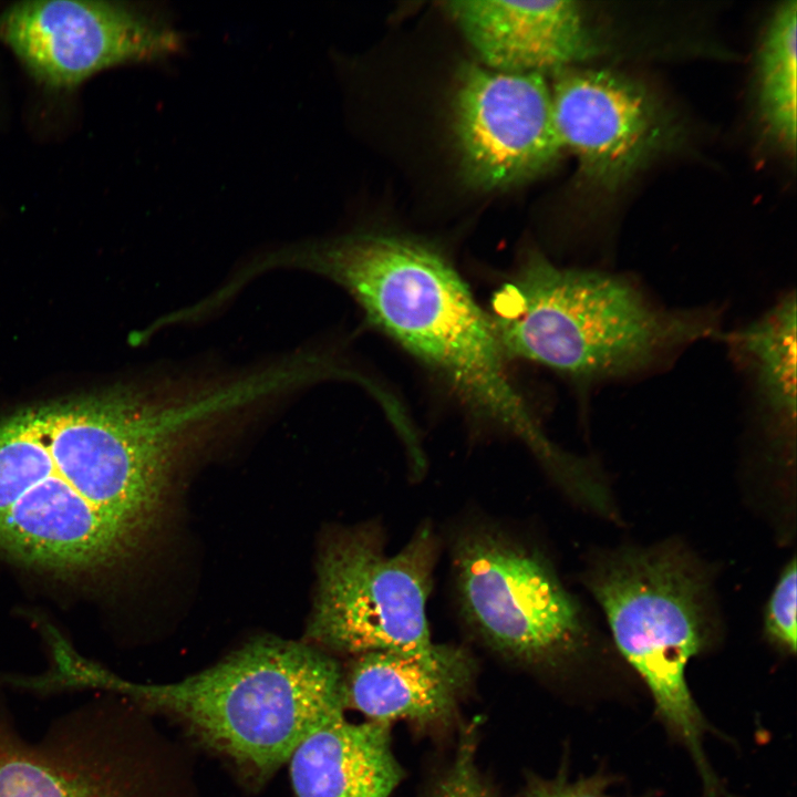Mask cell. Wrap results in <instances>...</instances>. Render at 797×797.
<instances>
[{"mask_svg":"<svg viewBox=\"0 0 797 797\" xmlns=\"http://www.w3.org/2000/svg\"><path fill=\"white\" fill-rule=\"evenodd\" d=\"M797 2H783L765 30L757 58V106L765 132L794 154L797 133Z\"/></svg>","mask_w":797,"mask_h":797,"instance_id":"cell-16","label":"cell"},{"mask_svg":"<svg viewBox=\"0 0 797 797\" xmlns=\"http://www.w3.org/2000/svg\"><path fill=\"white\" fill-rule=\"evenodd\" d=\"M272 268L306 269L342 286L366 321L432 371L478 420L520 441L557 484L578 458L560 449L513 382L488 312L449 259L407 236L353 232L269 253Z\"/></svg>","mask_w":797,"mask_h":797,"instance_id":"cell-2","label":"cell"},{"mask_svg":"<svg viewBox=\"0 0 797 797\" xmlns=\"http://www.w3.org/2000/svg\"><path fill=\"white\" fill-rule=\"evenodd\" d=\"M707 584L691 557L673 546L612 553L587 576L619 651L711 791L716 780L702 748L703 717L686 681L687 664L712 633Z\"/></svg>","mask_w":797,"mask_h":797,"instance_id":"cell-5","label":"cell"},{"mask_svg":"<svg viewBox=\"0 0 797 797\" xmlns=\"http://www.w3.org/2000/svg\"><path fill=\"white\" fill-rule=\"evenodd\" d=\"M453 110L465 173L480 188L501 189L538 177L565 152L545 74L466 63Z\"/></svg>","mask_w":797,"mask_h":797,"instance_id":"cell-11","label":"cell"},{"mask_svg":"<svg viewBox=\"0 0 797 797\" xmlns=\"http://www.w3.org/2000/svg\"><path fill=\"white\" fill-rule=\"evenodd\" d=\"M444 8L478 63L493 70L548 76L600 52L576 1L459 0Z\"/></svg>","mask_w":797,"mask_h":797,"instance_id":"cell-12","label":"cell"},{"mask_svg":"<svg viewBox=\"0 0 797 797\" xmlns=\"http://www.w3.org/2000/svg\"><path fill=\"white\" fill-rule=\"evenodd\" d=\"M127 706L92 700L29 741L0 697V797H147Z\"/></svg>","mask_w":797,"mask_h":797,"instance_id":"cell-8","label":"cell"},{"mask_svg":"<svg viewBox=\"0 0 797 797\" xmlns=\"http://www.w3.org/2000/svg\"><path fill=\"white\" fill-rule=\"evenodd\" d=\"M549 83L562 147L602 190L619 189L679 141L674 117L634 79L577 65L552 73Z\"/></svg>","mask_w":797,"mask_h":797,"instance_id":"cell-10","label":"cell"},{"mask_svg":"<svg viewBox=\"0 0 797 797\" xmlns=\"http://www.w3.org/2000/svg\"><path fill=\"white\" fill-rule=\"evenodd\" d=\"M104 689L166 717L255 787L346 706L343 675L332 658L277 639L249 643L178 682L139 684L111 673Z\"/></svg>","mask_w":797,"mask_h":797,"instance_id":"cell-3","label":"cell"},{"mask_svg":"<svg viewBox=\"0 0 797 797\" xmlns=\"http://www.w3.org/2000/svg\"><path fill=\"white\" fill-rule=\"evenodd\" d=\"M244 406L225 374L175 373L1 421L0 551L60 571L116 561L149 528L182 457Z\"/></svg>","mask_w":797,"mask_h":797,"instance_id":"cell-1","label":"cell"},{"mask_svg":"<svg viewBox=\"0 0 797 797\" xmlns=\"http://www.w3.org/2000/svg\"><path fill=\"white\" fill-rule=\"evenodd\" d=\"M602 776L570 782L566 778L538 779L531 783L524 797H610Z\"/></svg>","mask_w":797,"mask_h":797,"instance_id":"cell-19","label":"cell"},{"mask_svg":"<svg viewBox=\"0 0 797 797\" xmlns=\"http://www.w3.org/2000/svg\"><path fill=\"white\" fill-rule=\"evenodd\" d=\"M0 35L38 79L60 87L113 65L169 60L185 44L167 11L74 0L18 3L1 17Z\"/></svg>","mask_w":797,"mask_h":797,"instance_id":"cell-9","label":"cell"},{"mask_svg":"<svg viewBox=\"0 0 797 797\" xmlns=\"http://www.w3.org/2000/svg\"><path fill=\"white\" fill-rule=\"evenodd\" d=\"M380 527L330 540L318 565V589L307 636L338 652H392L444 663L464 650L432 639L427 603L439 541L423 522L396 552Z\"/></svg>","mask_w":797,"mask_h":797,"instance_id":"cell-6","label":"cell"},{"mask_svg":"<svg viewBox=\"0 0 797 797\" xmlns=\"http://www.w3.org/2000/svg\"><path fill=\"white\" fill-rule=\"evenodd\" d=\"M288 764L296 797H389L403 776L390 725L345 715L309 735Z\"/></svg>","mask_w":797,"mask_h":797,"instance_id":"cell-13","label":"cell"},{"mask_svg":"<svg viewBox=\"0 0 797 797\" xmlns=\"http://www.w3.org/2000/svg\"><path fill=\"white\" fill-rule=\"evenodd\" d=\"M432 797H495L478 772L470 737L460 745L452 767Z\"/></svg>","mask_w":797,"mask_h":797,"instance_id":"cell-18","label":"cell"},{"mask_svg":"<svg viewBox=\"0 0 797 797\" xmlns=\"http://www.w3.org/2000/svg\"><path fill=\"white\" fill-rule=\"evenodd\" d=\"M796 559L793 557L783 568L767 601L764 631L770 642L786 652L796 651Z\"/></svg>","mask_w":797,"mask_h":797,"instance_id":"cell-17","label":"cell"},{"mask_svg":"<svg viewBox=\"0 0 797 797\" xmlns=\"http://www.w3.org/2000/svg\"><path fill=\"white\" fill-rule=\"evenodd\" d=\"M451 567L460 618L491 651L553 669L586 649L589 629L579 602L528 541L494 522H469L453 538Z\"/></svg>","mask_w":797,"mask_h":797,"instance_id":"cell-7","label":"cell"},{"mask_svg":"<svg viewBox=\"0 0 797 797\" xmlns=\"http://www.w3.org/2000/svg\"><path fill=\"white\" fill-rule=\"evenodd\" d=\"M489 313L508 358L589 384L644 371L711 337L708 310L664 308L618 275L563 268L529 252Z\"/></svg>","mask_w":797,"mask_h":797,"instance_id":"cell-4","label":"cell"},{"mask_svg":"<svg viewBox=\"0 0 797 797\" xmlns=\"http://www.w3.org/2000/svg\"><path fill=\"white\" fill-rule=\"evenodd\" d=\"M472 669L465 651L444 663L392 652L360 654L343 676L345 705L389 725L395 720L439 722L451 715Z\"/></svg>","mask_w":797,"mask_h":797,"instance_id":"cell-14","label":"cell"},{"mask_svg":"<svg viewBox=\"0 0 797 797\" xmlns=\"http://www.w3.org/2000/svg\"><path fill=\"white\" fill-rule=\"evenodd\" d=\"M796 312L793 292L726 337L734 360L752 383L765 431L788 452L796 437Z\"/></svg>","mask_w":797,"mask_h":797,"instance_id":"cell-15","label":"cell"}]
</instances>
